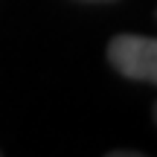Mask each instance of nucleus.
Returning <instances> with one entry per match:
<instances>
[{"label": "nucleus", "mask_w": 157, "mask_h": 157, "mask_svg": "<svg viewBox=\"0 0 157 157\" xmlns=\"http://www.w3.org/2000/svg\"><path fill=\"white\" fill-rule=\"evenodd\" d=\"M108 61L119 76L134 82H157V41L146 35H117L108 44Z\"/></svg>", "instance_id": "nucleus-1"}]
</instances>
